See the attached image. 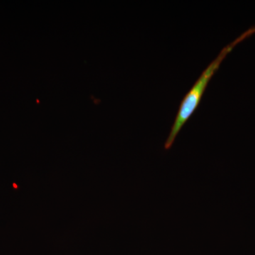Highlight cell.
<instances>
[{
  "instance_id": "obj_1",
  "label": "cell",
  "mask_w": 255,
  "mask_h": 255,
  "mask_svg": "<svg viewBox=\"0 0 255 255\" xmlns=\"http://www.w3.org/2000/svg\"><path fill=\"white\" fill-rule=\"evenodd\" d=\"M254 33H255V26L250 28L249 30L243 33L241 36L238 37L237 39L235 40L227 46L223 48V50L220 52L219 55L216 57V58H215L211 62V63L209 65V66L206 68V70H204L200 77L196 80L194 86L191 87V90L188 92V93L181 102L177 116H176L175 120H174L173 125H172L170 132H169L167 140L164 143L165 150H169L172 147L174 140H175L176 137H177L181 129L182 128L184 124L189 120L191 116L194 113V111L197 108L198 106L200 103L201 97L205 92L208 84H209L213 75L216 73V70L219 69L220 65L222 63L223 59L226 58V55L233 50V48L238 43L243 41L247 37L251 36Z\"/></svg>"
}]
</instances>
